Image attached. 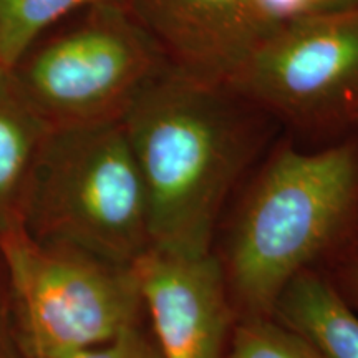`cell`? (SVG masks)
Instances as JSON below:
<instances>
[{
  "label": "cell",
  "instance_id": "obj_15",
  "mask_svg": "<svg viewBox=\"0 0 358 358\" xmlns=\"http://www.w3.org/2000/svg\"><path fill=\"white\" fill-rule=\"evenodd\" d=\"M272 24L358 6V0H257Z\"/></svg>",
  "mask_w": 358,
  "mask_h": 358
},
{
  "label": "cell",
  "instance_id": "obj_14",
  "mask_svg": "<svg viewBox=\"0 0 358 358\" xmlns=\"http://www.w3.org/2000/svg\"><path fill=\"white\" fill-rule=\"evenodd\" d=\"M334 279H329L353 310H358V224L347 241L335 250Z\"/></svg>",
  "mask_w": 358,
  "mask_h": 358
},
{
  "label": "cell",
  "instance_id": "obj_9",
  "mask_svg": "<svg viewBox=\"0 0 358 358\" xmlns=\"http://www.w3.org/2000/svg\"><path fill=\"white\" fill-rule=\"evenodd\" d=\"M329 358H358V315L334 284L306 268L282 290L272 313Z\"/></svg>",
  "mask_w": 358,
  "mask_h": 358
},
{
  "label": "cell",
  "instance_id": "obj_5",
  "mask_svg": "<svg viewBox=\"0 0 358 358\" xmlns=\"http://www.w3.org/2000/svg\"><path fill=\"white\" fill-rule=\"evenodd\" d=\"M87 12L77 27L35 45L10 71L22 96L50 128L122 118L169 65L124 3Z\"/></svg>",
  "mask_w": 358,
  "mask_h": 358
},
{
  "label": "cell",
  "instance_id": "obj_6",
  "mask_svg": "<svg viewBox=\"0 0 358 358\" xmlns=\"http://www.w3.org/2000/svg\"><path fill=\"white\" fill-rule=\"evenodd\" d=\"M229 88L294 122H353L358 113V6L277 24Z\"/></svg>",
  "mask_w": 358,
  "mask_h": 358
},
{
  "label": "cell",
  "instance_id": "obj_8",
  "mask_svg": "<svg viewBox=\"0 0 358 358\" xmlns=\"http://www.w3.org/2000/svg\"><path fill=\"white\" fill-rule=\"evenodd\" d=\"M168 64L227 87L274 24L257 0H124Z\"/></svg>",
  "mask_w": 358,
  "mask_h": 358
},
{
  "label": "cell",
  "instance_id": "obj_3",
  "mask_svg": "<svg viewBox=\"0 0 358 358\" xmlns=\"http://www.w3.org/2000/svg\"><path fill=\"white\" fill-rule=\"evenodd\" d=\"M17 221L42 243L133 267L151 239L145 187L122 118L50 128Z\"/></svg>",
  "mask_w": 358,
  "mask_h": 358
},
{
  "label": "cell",
  "instance_id": "obj_11",
  "mask_svg": "<svg viewBox=\"0 0 358 358\" xmlns=\"http://www.w3.org/2000/svg\"><path fill=\"white\" fill-rule=\"evenodd\" d=\"M101 3L124 0H0V71L10 73L58 20Z\"/></svg>",
  "mask_w": 358,
  "mask_h": 358
},
{
  "label": "cell",
  "instance_id": "obj_2",
  "mask_svg": "<svg viewBox=\"0 0 358 358\" xmlns=\"http://www.w3.org/2000/svg\"><path fill=\"white\" fill-rule=\"evenodd\" d=\"M357 224L358 143L280 150L249 191L222 264L243 319L272 317L289 282L335 252Z\"/></svg>",
  "mask_w": 358,
  "mask_h": 358
},
{
  "label": "cell",
  "instance_id": "obj_16",
  "mask_svg": "<svg viewBox=\"0 0 358 358\" xmlns=\"http://www.w3.org/2000/svg\"><path fill=\"white\" fill-rule=\"evenodd\" d=\"M353 123L358 124V113H357V116H355V120H353Z\"/></svg>",
  "mask_w": 358,
  "mask_h": 358
},
{
  "label": "cell",
  "instance_id": "obj_7",
  "mask_svg": "<svg viewBox=\"0 0 358 358\" xmlns=\"http://www.w3.org/2000/svg\"><path fill=\"white\" fill-rule=\"evenodd\" d=\"M133 268L163 358H226L232 306L213 252L176 256L150 248Z\"/></svg>",
  "mask_w": 358,
  "mask_h": 358
},
{
  "label": "cell",
  "instance_id": "obj_4",
  "mask_svg": "<svg viewBox=\"0 0 358 358\" xmlns=\"http://www.w3.org/2000/svg\"><path fill=\"white\" fill-rule=\"evenodd\" d=\"M0 250L37 358L105 345L138 325L143 299L133 267L42 243L17 219L2 229Z\"/></svg>",
  "mask_w": 358,
  "mask_h": 358
},
{
  "label": "cell",
  "instance_id": "obj_10",
  "mask_svg": "<svg viewBox=\"0 0 358 358\" xmlns=\"http://www.w3.org/2000/svg\"><path fill=\"white\" fill-rule=\"evenodd\" d=\"M50 127L35 113L10 73L0 71V219H17L34 159Z\"/></svg>",
  "mask_w": 358,
  "mask_h": 358
},
{
  "label": "cell",
  "instance_id": "obj_1",
  "mask_svg": "<svg viewBox=\"0 0 358 358\" xmlns=\"http://www.w3.org/2000/svg\"><path fill=\"white\" fill-rule=\"evenodd\" d=\"M229 92L168 65L122 116L156 250L213 252L221 206L250 153V134Z\"/></svg>",
  "mask_w": 358,
  "mask_h": 358
},
{
  "label": "cell",
  "instance_id": "obj_13",
  "mask_svg": "<svg viewBox=\"0 0 358 358\" xmlns=\"http://www.w3.org/2000/svg\"><path fill=\"white\" fill-rule=\"evenodd\" d=\"M65 358H163L158 345L151 342L140 327L134 325L105 345L88 348Z\"/></svg>",
  "mask_w": 358,
  "mask_h": 358
},
{
  "label": "cell",
  "instance_id": "obj_12",
  "mask_svg": "<svg viewBox=\"0 0 358 358\" xmlns=\"http://www.w3.org/2000/svg\"><path fill=\"white\" fill-rule=\"evenodd\" d=\"M226 358H329L274 317H244L232 327Z\"/></svg>",
  "mask_w": 358,
  "mask_h": 358
}]
</instances>
